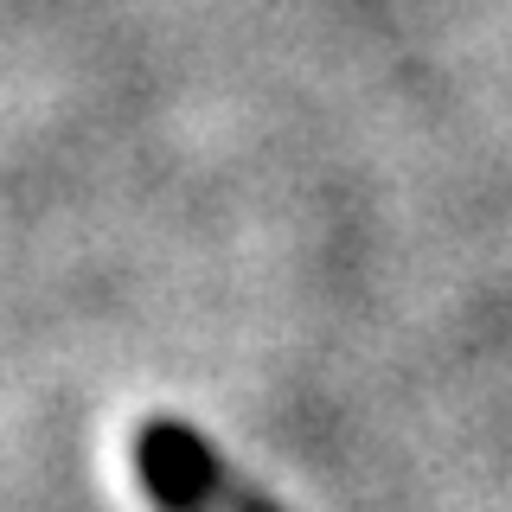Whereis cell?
Segmentation results:
<instances>
[{
  "label": "cell",
  "instance_id": "obj_1",
  "mask_svg": "<svg viewBox=\"0 0 512 512\" xmlns=\"http://www.w3.org/2000/svg\"><path fill=\"white\" fill-rule=\"evenodd\" d=\"M141 468H148L154 487L167 493L173 506H186V512H244L237 493L218 480L212 455H205L186 429H167V423L148 429V436H141Z\"/></svg>",
  "mask_w": 512,
  "mask_h": 512
}]
</instances>
